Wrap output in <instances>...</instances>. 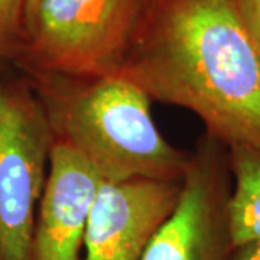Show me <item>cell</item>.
<instances>
[{"mask_svg": "<svg viewBox=\"0 0 260 260\" xmlns=\"http://www.w3.org/2000/svg\"><path fill=\"white\" fill-rule=\"evenodd\" d=\"M117 75L225 146L260 150V52L237 0H142Z\"/></svg>", "mask_w": 260, "mask_h": 260, "instance_id": "cell-1", "label": "cell"}, {"mask_svg": "<svg viewBox=\"0 0 260 260\" xmlns=\"http://www.w3.org/2000/svg\"><path fill=\"white\" fill-rule=\"evenodd\" d=\"M52 138L80 153L104 182L181 181L189 152L172 146L152 119L150 99L119 75H28Z\"/></svg>", "mask_w": 260, "mask_h": 260, "instance_id": "cell-2", "label": "cell"}, {"mask_svg": "<svg viewBox=\"0 0 260 260\" xmlns=\"http://www.w3.org/2000/svg\"><path fill=\"white\" fill-rule=\"evenodd\" d=\"M142 0H39L26 19L15 64L28 75H117L129 51Z\"/></svg>", "mask_w": 260, "mask_h": 260, "instance_id": "cell-3", "label": "cell"}, {"mask_svg": "<svg viewBox=\"0 0 260 260\" xmlns=\"http://www.w3.org/2000/svg\"><path fill=\"white\" fill-rule=\"evenodd\" d=\"M54 143L28 84L0 81V260H32L35 207Z\"/></svg>", "mask_w": 260, "mask_h": 260, "instance_id": "cell-4", "label": "cell"}, {"mask_svg": "<svg viewBox=\"0 0 260 260\" xmlns=\"http://www.w3.org/2000/svg\"><path fill=\"white\" fill-rule=\"evenodd\" d=\"M232 186L229 149L205 133L189 152L174 211L140 260H232L234 247L227 218Z\"/></svg>", "mask_w": 260, "mask_h": 260, "instance_id": "cell-5", "label": "cell"}, {"mask_svg": "<svg viewBox=\"0 0 260 260\" xmlns=\"http://www.w3.org/2000/svg\"><path fill=\"white\" fill-rule=\"evenodd\" d=\"M181 181L104 182L84 234V260H140L148 243L177 205Z\"/></svg>", "mask_w": 260, "mask_h": 260, "instance_id": "cell-6", "label": "cell"}, {"mask_svg": "<svg viewBox=\"0 0 260 260\" xmlns=\"http://www.w3.org/2000/svg\"><path fill=\"white\" fill-rule=\"evenodd\" d=\"M35 220L32 260H81L80 251L103 178L74 149L54 140Z\"/></svg>", "mask_w": 260, "mask_h": 260, "instance_id": "cell-7", "label": "cell"}, {"mask_svg": "<svg viewBox=\"0 0 260 260\" xmlns=\"http://www.w3.org/2000/svg\"><path fill=\"white\" fill-rule=\"evenodd\" d=\"M229 149L232 194L227 204L233 247L260 243V150L247 145Z\"/></svg>", "mask_w": 260, "mask_h": 260, "instance_id": "cell-8", "label": "cell"}, {"mask_svg": "<svg viewBox=\"0 0 260 260\" xmlns=\"http://www.w3.org/2000/svg\"><path fill=\"white\" fill-rule=\"evenodd\" d=\"M28 0H0V61L16 62L26 39Z\"/></svg>", "mask_w": 260, "mask_h": 260, "instance_id": "cell-9", "label": "cell"}, {"mask_svg": "<svg viewBox=\"0 0 260 260\" xmlns=\"http://www.w3.org/2000/svg\"><path fill=\"white\" fill-rule=\"evenodd\" d=\"M243 22L260 52V0H237Z\"/></svg>", "mask_w": 260, "mask_h": 260, "instance_id": "cell-10", "label": "cell"}, {"mask_svg": "<svg viewBox=\"0 0 260 260\" xmlns=\"http://www.w3.org/2000/svg\"><path fill=\"white\" fill-rule=\"evenodd\" d=\"M232 260H260V243H250L234 249Z\"/></svg>", "mask_w": 260, "mask_h": 260, "instance_id": "cell-11", "label": "cell"}, {"mask_svg": "<svg viewBox=\"0 0 260 260\" xmlns=\"http://www.w3.org/2000/svg\"><path fill=\"white\" fill-rule=\"evenodd\" d=\"M38 2L39 0H28V6H26V19H28V16L32 13V10L35 9V6L38 5Z\"/></svg>", "mask_w": 260, "mask_h": 260, "instance_id": "cell-12", "label": "cell"}, {"mask_svg": "<svg viewBox=\"0 0 260 260\" xmlns=\"http://www.w3.org/2000/svg\"><path fill=\"white\" fill-rule=\"evenodd\" d=\"M0 65H2V61H0ZM0 81H2V80H0Z\"/></svg>", "mask_w": 260, "mask_h": 260, "instance_id": "cell-13", "label": "cell"}]
</instances>
